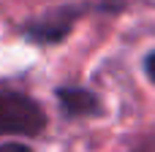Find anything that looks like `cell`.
Returning <instances> with one entry per match:
<instances>
[{
  "label": "cell",
  "instance_id": "6da1fadb",
  "mask_svg": "<svg viewBox=\"0 0 155 152\" xmlns=\"http://www.w3.org/2000/svg\"><path fill=\"white\" fill-rule=\"evenodd\" d=\"M44 106L19 90H0V139L3 136H41L46 131Z\"/></svg>",
  "mask_w": 155,
  "mask_h": 152
},
{
  "label": "cell",
  "instance_id": "7a4b0ae2",
  "mask_svg": "<svg viewBox=\"0 0 155 152\" xmlns=\"http://www.w3.org/2000/svg\"><path fill=\"white\" fill-rule=\"evenodd\" d=\"M87 11H90V5H60V8H49L41 16L27 19L22 24V35L30 44H35V46H54V44L65 41V35L76 24V19L84 16Z\"/></svg>",
  "mask_w": 155,
  "mask_h": 152
},
{
  "label": "cell",
  "instance_id": "3957f363",
  "mask_svg": "<svg viewBox=\"0 0 155 152\" xmlns=\"http://www.w3.org/2000/svg\"><path fill=\"white\" fill-rule=\"evenodd\" d=\"M54 98H57L63 117H68V120H87V117L106 114L101 95L82 84H60V87H54Z\"/></svg>",
  "mask_w": 155,
  "mask_h": 152
},
{
  "label": "cell",
  "instance_id": "277c9868",
  "mask_svg": "<svg viewBox=\"0 0 155 152\" xmlns=\"http://www.w3.org/2000/svg\"><path fill=\"white\" fill-rule=\"evenodd\" d=\"M0 152H33V147L30 144H22V141H5L0 147Z\"/></svg>",
  "mask_w": 155,
  "mask_h": 152
},
{
  "label": "cell",
  "instance_id": "5b68a950",
  "mask_svg": "<svg viewBox=\"0 0 155 152\" xmlns=\"http://www.w3.org/2000/svg\"><path fill=\"white\" fill-rule=\"evenodd\" d=\"M144 73H147V79L155 84V49L144 57Z\"/></svg>",
  "mask_w": 155,
  "mask_h": 152
}]
</instances>
